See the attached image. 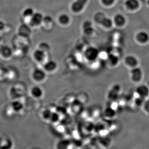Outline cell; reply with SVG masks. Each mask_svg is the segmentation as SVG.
<instances>
[{
  "instance_id": "9c48e42d",
  "label": "cell",
  "mask_w": 149,
  "mask_h": 149,
  "mask_svg": "<svg viewBox=\"0 0 149 149\" xmlns=\"http://www.w3.org/2000/svg\"><path fill=\"white\" fill-rule=\"evenodd\" d=\"M29 95L34 100H42L45 96V91L42 87L38 85H36L30 88Z\"/></svg>"
},
{
  "instance_id": "5bb4252c",
  "label": "cell",
  "mask_w": 149,
  "mask_h": 149,
  "mask_svg": "<svg viewBox=\"0 0 149 149\" xmlns=\"http://www.w3.org/2000/svg\"><path fill=\"white\" fill-rule=\"evenodd\" d=\"M13 54L12 49L9 46H4L0 49V56L4 59H9L12 56Z\"/></svg>"
},
{
  "instance_id": "8fae6325",
  "label": "cell",
  "mask_w": 149,
  "mask_h": 149,
  "mask_svg": "<svg viewBox=\"0 0 149 149\" xmlns=\"http://www.w3.org/2000/svg\"><path fill=\"white\" fill-rule=\"evenodd\" d=\"M141 5L139 0H125L124 2L125 9L130 12L138 10L141 7Z\"/></svg>"
},
{
  "instance_id": "d4e9b609",
  "label": "cell",
  "mask_w": 149,
  "mask_h": 149,
  "mask_svg": "<svg viewBox=\"0 0 149 149\" xmlns=\"http://www.w3.org/2000/svg\"><path fill=\"white\" fill-rule=\"evenodd\" d=\"M83 33L87 36H91L93 35L95 32V29L93 28V26L88 27L84 29H83Z\"/></svg>"
},
{
  "instance_id": "4316f807",
  "label": "cell",
  "mask_w": 149,
  "mask_h": 149,
  "mask_svg": "<svg viewBox=\"0 0 149 149\" xmlns=\"http://www.w3.org/2000/svg\"><path fill=\"white\" fill-rule=\"evenodd\" d=\"M6 27V24L3 21L0 20V32H3Z\"/></svg>"
},
{
  "instance_id": "7402d4cb",
  "label": "cell",
  "mask_w": 149,
  "mask_h": 149,
  "mask_svg": "<svg viewBox=\"0 0 149 149\" xmlns=\"http://www.w3.org/2000/svg\"><path fill=\"white\" fill-rule=\"evenodd\" d=\"M53 23V20L51 16H45L44 17L42 24V25L44 26L46 29H49L52 26Z\"/></svg>"
},
{
  "instance_id": "2e32d148",
  "label": "cell",
  "mask_w": 149,
  "mask_h": 149,
  "mask_svg": "<svg viewBox=\"0 0 149 149\" xmlns=\"http://www.w3.org/2000/svg\"><path fill=\"white\" fill-rule=\"evenodd\" d=\"M136 92L139 97L143 100H146L149 97V89L146 86H140L136 89Z\"/></svg>"
},
{
  "instance_id": "4fadbf2b",
  "label": "cell",
  "mask_w": 149,
  "mask_h": 149,
  "mask_svg": "<svg viewBox=\"0 0 149 149\" xmlns=\"http://www.w3.org/2000/svg\"><path fill=\"white\" fill-rule=\"evenodd\" d=\"M85 6L82 3H80L77 0H75L71 3L70 8L72 13L78 14L83 12L85 9Z\"/></svg>"
},
{
  "instance_id": "5b68a950",
  "label": "cell",
  "mask_w": 149,
  "mask_h": 149,
  "mask_svg": "<svg viewBox=\"0 0 149 149\" xmlns=\"http://www.w3.org/2000/svg\"><path fill=\"white\" fill-rule=\"evenodd\" d=\"M47 54V52L37 48L33 52L32 56L33 59L37 63L42 65L49 60Z\"/></svg>"
},
{
  "instance_id": "6da1fadb",
  "label": "cell",
  "mask_w": 149,
  "mask_h": 149,
  "mask_svg": "<svg viewBox=\"0 0 149 149\" xmlns=\"http://www.w3.org/2000/svg\"><path fill=\"white\" fill-rule=\"evenodd\" d=\"M48 74L42 68H35L32 70L30 77L34 83L37 85L42 84L47 79Z\"/></svg>"
},
{
  "instance_id": "83f0119b",
  "label": "cell",
  "mask_w": 149,
  "mask_h": 149,
  "mask_svg": "<svg viewBox=\"0 0 149 149\" xmlns=\"http://www.w3.org/2000/svg\"><path fill=\"white\" fill-rule=\"evenodd\" d=\"M77 1L80 2V3H82V4L85 6L88 3L89 0H77Z\"/></svg>"
},
{
  "instance_id": "484cf974",
  "label": "cell",
  "mask_w": 149,
  "mask_h": 149,
  "mask_svg": "<svg viewBox=\"0 0 149 149\" xmlns=\"http://www.w3.org/2000/svg\"><path fill=\"white\" fill-rule=\"evenodd\" d=\"M92 26H93V24L91 22L87 20L83 23L82 28H83V29H84L88 28V27H92Z\"/></svg>"
},
{
  "instance_id": "7a4b0ae2",
  "label": "cell",
  "mask_w": 149,
  "mask_h": 149,
  "mask_svg": "<svg viewBox=\"0 0 149 149\" xmlns=\"http://www.w3.org/2000/svg\"><path fill=\"white\" fill-rule=\"evenodd\" d=\"M143 72L140 67L130 70L129 77L132 83L140 84L143 81Z\"/></svg>"
},
{
  "instance_id": "277c9868",
  "label": "cell",
  "mask_w": 149,
  "mask_h": 149,
  "mask_svg": "<svg viewBox=\"0 0 149 149\" xmlns=\"http://www.w3.org/2000/svg\"><path fill=\"white\" fill-rule=\"evenodd\" d=\"M83 55L87 61L89 62H94L98 58L99 51L95 47L90 46L84 51Z\"/></svg>"
},
{
  "instance_id": "52a82bcc",
  "label": "cell",
  "mask_w": 149,
  "mask_h": 149,
  "mask_svg": "<svg viewBox=\"0 0 149 149\" xmlns=\"http://www.w3.org/2000/svg\"><path fill=\"white\" fill-rule=\"evenodd\" d=\"M44 15L41 13L35 12L32 17L28 20L29 25L32 28H37L42 24Z\"/></svg>"
},
{
  "instance_id": "9a60e30c",
  "label": "cell",
  "mask_w": 149,
  "mask_h": 149,
  "mask_svg": "<svg viewBox=\"0 0 149 149\" xmlns=\"http://www.w3.org/2000/svg\"><path fill=\"white\" fill-rule=\"evenodd\" d=\"M57 20L60 25L63 27H66L70 24L71 18L68 14L63 13L58 15Z\"/></svg>"
},
{
  "instance_id": "44dd1931",
  "label": "cell",
  "mask_w": 149,
  "mask_h": 149,
  "mask_svg": "<svg viewBox=\"0 0 149 149\" xmlns=\"http://www.w3.org/2000/svg\"><path fill=\"white\" fill-rule=\"evenodd\" d=\"M56 149H72L71 143L68 141H61L59 142L57 144Z\"/></svg>"
},
{
  "instance_id": "30bf717a",
  "label": "cell",
  "mask_w": 149,
  "mask_h": 149,
  "mask_svg": "<svg viewBox=\"0 0 149 149\" xmlns=\"http://www.w3.org/2000/svg\"><path fill=\"white\" fill-rule=\"evenodd\" d=\"M135 40L140 45H146L149 42V33L145 30H140L136 33Z\"/></svg>"
},
{
  "instance_id": "ba28073f",
  "label": "cell",
  "mask_w": 149,
  "mask_h": 149,
  "mask_svg": "<svg viewBox=\"0 0 149 149\" xmlns=\"http://www.w3.org/2000/svg\"><path fill=\"white\" fill-rule=\"evenodd\" d=\"M42 65L43 69L48 74L56 73L58 68V64L54 60L49 59Z\"/></svg>"
},
{
  "instance_id": "cb8c5ba5",
  "label": "cell",
  "mask_w": 149,
  "mask_h": 149,
  "mask_svg": "<svg viewBox=\"0 0 149 149\" xmlns=\"http://www.w3.org/2000/svg\"><path fill=\"white\" fill-rule=\"evenodd\" d=\"M116 0H100L102 5L107 8L111 7L114 5Z\"/></svg>"
},
{
  "instance_id": "d6986e66",
  "label": "cell",
  "mask_w": 149,
  "mask_h": 149,
  "mask_svg": "<svg viewBox=\"0 0 149 149\" xmlns=\"http://www.w3.org/2000/svg\"><path fill=\"white\" fill-rule=\"evenodd\" d=\"M35 11L34 9L30 7L26 8L22 10V15L24 19L29 20L32 15L35 13Z\"/></svg>"
},
{
  "instance_id": "3957f363",
  "label": "cell",
  "mask_w": 149,
  "mask_h": 149,
  "mask_svg": "<svg viewBox=\"0 0 149 149\" xmlns=\"http://www.w3.org/2000/svg\"><path fill=\"white\" fill-rule=\"evenodd\" d=\"M15 142L13 138L6 134L0 135V149H14Z\"/></svg>"
},
{
  "instance_id": "ffe728a7",
  "label": "cell",
  "mask_w": 149,
  "mask_h": 149,
  "mask_svg": "<svg viewBox=\"0 0 149 149\" xmlns=\"http://www.w3.org/2000/svg\"><path fill=\"white\" fill-rule=\"evenodd\" d=\"M104 117L106 119H113L115 117L116 113H115V111L113 108H107L105 109L104 113Z\"/></svg>"
},
{
  "instance_id": "ac0fdd59",
  "label": "cell",
  "mask_w": 149,
  "mask_h": 149,
  "mask_svg": "<svg viewBox=\"0 0 149 149\" xmlns=\"http://www.w3.org/2000/svg\"><path fill=\"white\" fill-rule=\"evenodd\" d=\"M100 25L107 30H109L114 26L112 19L106 16L101 22Z\"/></svg>"
},
{
  "instance_id": "8992f818",
  "label": "cell",
  "mask_w": 149,
  "mask_h": 149,
  "mask_svg": "<svg viewBox=\"0 0 149 149\" xmlns=\"http://www.w3.org/2000/svg\"><path fill=\"white\" fill-rule=\"evenodd\" d=\"M123 63L125 67L129 70L140 67L139 60L135 56L132 55L125 56L123 59Z\"/></svg>"
},
{
  "instance_id": "f546056e",
  "label": "cell",
  "mask_w": 149,
  "mask_h": 149,
  "mask_svg": "<svg viewBox=\"0 0 149 149\" xmlns=\"http://www.w3.org/2000/svg\"><path fill=\"white\" fill-rule=\"evenodd\" d=\"M146 2L147 5L149 6V0H147Z\"/></svg>"
},
{
  "instance_id": "7c38bea8",
  "label": "cell",
  "mask_w": 149,
  "mask_h": 149,
  "mask_svg": "<svg viewBox=\"0 0 149 149\" xmlns=\"http://www.w3.org/2000/svg\"><path fill=\"white\" fill-rule=\"evenodd\" d=\"M112 19L114 25L118 27H123L127 23V18L122 13L116 14Z\"/></svg>"
},
{
  "instance_id": "e0dca14e",
  "label": "cell",
  "mask_w": 149,
  "mask_h": 149,
  "mask_svg": "<svg viewBox=\"0 0 149 149\" xmlns=\"http://www.w3.org/2000/svg\"><path fill=\"white\" fill-rule=\"evenodd\" d=\"M10 107L15 113H19L24 109L23 104L19 100H14L10 104Z\"/></svg>"
},
{
  "instance_id": "f1b7e54d",
  "label": "cell",
  "mask_w": 149,
  "mask_h": 149,
  "mask_svg": "<svg viewBox=\"0 0 149 149\" xmlns=\"http://www.w3.org/2000/svg\"><path fill=\"white\" fill-rule=\"evenodd\" d=\"M31 149H42L40 148H38V147H35V148H33Z\"/></svg>"
},
{
  "instance_id": "603a6c76",
  "label": "cell",
  "mask_w": 149,
  "mask_h": 149,
  "mask_svg": "<svg viewBox=\"0 0 149 149\" xmlns=\"http://www.w3.org/2000/svg\"><path fill=\"white\" fill-rule=\"evenodd\" d=\"M106 16L102 12H98L95 14L93 17V19L96 24L100 25L101 22Z\"/></svg>"
}]
</instances>
